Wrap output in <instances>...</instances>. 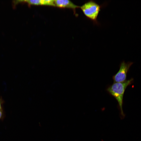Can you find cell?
<instances>
[{
	"label": "cell",
	"mask_w": 141,
	"mask_h": 141,
	"mask_svg": "<svg viewBox=\"0 0 141 141\" xmlns=\"http://www.w3.org/2000/svg\"><path fill=\"white\" fill-rule=\"evenodd\" d=\"M133 80V79L132 78L123 82L114 83L106 89L108 93L117 101L121 115L123 117L125 116L122 109L124 93L127 87L132 83Z\"/></svg>",
	"instance_id": "6da1fadb"
},
{
	"label": "cell",
	"mask_w": 141,
	"mask_h": 141,
	"mask_svg": "<svg viewBox=\"0 0 141 141\" xmlns=\"http://www.w3.org/2000/svg\"><path fill=\"white\" fill-rule=\"evenodd\" d=\"M101 8L100 5L93 0L86 2L80 7L85 16L96 24H98L97 18Z\"/></svg>",
	"instance_id": "7a4b0ae2"
},
{
	"label": "cell",
	"mask_w": 141,
	"mask_h": 141,
	"mask_svg": "<svg viewBox=\"0 0 141 141\" xmlns=\"http://www.w3.org/2000/svg\"><path fill=\"white\" fill-rule=\"evenodd\" d=\"M133 63L130 62L126 63L124 61L121 62L119 71L112 77L114 83L122 82L126 81L127 74Z\"/></svg>",
	"instance_id": "3957f363"
},
{
	"label": "cell",
	"mask_w": 141,
	"mask_h": 141,
	"mask_svg": "<svg viewBox=\"0 0 141 141\" xmlns=\"http://www.w3.org/2000/svg\"><path fill=\"white\" fill-rule=\"evenodd\" d=\"M53 0H15L12 1L13 8H15L19 4L26 3L29 5H45L55 7Z\"/></svg>",
	"instance_id": "277c9868"
},
{
	"label": "cell",
	"mask_w": 141,
	"mask_h": 141,
	"mask_svg": "<svg viewBox=\"0 0 141 141\" xmlns=\"http://www.w3.org/2000/svg\"><path fill=\"white\" fill-rule=\"evenodd\" d=\"M54 2L55 6L71 9L74 12H75L77 8H80V7L68 0H54Z\"/></svg>",
	"instance_id": "5b68a950"
},
{
	"label": "cell",
	"mask_w": 141,
	"mask_h": 141,
	"mask_svg": "<svg viewBox=\"0 0 141 141\" xmlns=\"http://www.w3.org/2000/svg\"><path fill=\"white\" fill-rule=\"evenodd\" d=\"M4 117V113L3 109L0 110V120L3 119Z\"/></svg>",
	"instance_id": "8992f818"
},
{
	"label": "cell",
	"mask_w": 141,
	"mask_h": 141,
	"mask_svg": "<svg viewBox=\"0 0 141 141\" xmlns=\"http://www.w3.org/2000/svg\"><path fill=\"white\" fill-rule=\"evenodd\" d=\"M3 102L2 99H0V110L3 109L2 104Z\"/></svg>",
	"instance_id": "52a82bcc"
}]
</instances>
